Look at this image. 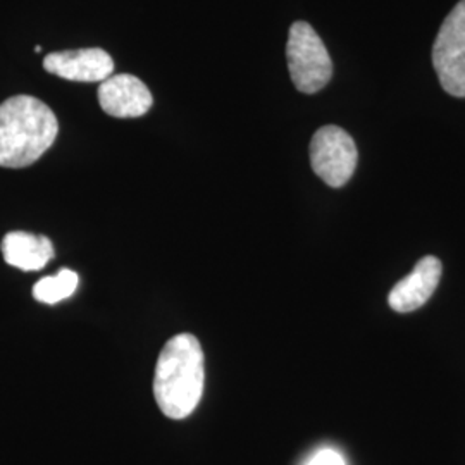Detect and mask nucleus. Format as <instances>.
Returning <instances> with one entry per match:
<instances>
[{
    "mask_svg": "<svg viewBox=\"0 0 465 465\" xmlns=\"http://www.w3.org/2000/svg\"><path fill=\"white\" fill-rule=\"evenodd\" d=\"M59 134L57 117L47 104L16 95L0 104V167L32 166Z\"/></svg>",
    "mask_w": 465,
    "mask_h": 465,
    "instance_id": "obj_2",
    "label": "nucleus"
},
{
    "mask_svg": "<svg viewBox=\"0 0 465 465\" xmlns=\"http://www.w3.org/2000/svg\"><path fill=\"white\" fill-rule=\"evenodd\" d=\"M307 465H345L341 455L334 450H321Z\"/></svg>",
    "mask_w": 465,
    "mask_h": 465,
    "instance_id": "obj_11",
    "label": "nucleus"
},
{
    "mask_svg": "<svg viewBox=\"0 0 465 465\" xmlns=\"http://www.w3.org/2000/svg\"><path fill=\"white\" fill-rule=\"evenodd\" d=\"M432 66L447 94L465 97V0L451 9L436 35Z\"/></svg>",
    "mask_w": 465,
    "mask_h": 465,
    "instance_id": "obj_4",
    "label": "nucleus"
},
{
    "mask_svg": "<svg viewBox=\"0 0 465 465\" xmlns=\"http://www.w3.org/2000/svg\"><path fill=\"white\" fill-rule=\"evenodd\" d=\"M78 274L71 269H63L55 276H47L34 286L35 300L54 305L61 300H66L76 292Z\"/></svg>",
    "mask_w": 465,
    "mask_h": 465,
    "instance_id": "obj_10",
    "label": "nucleus"
},
{
    "mask_svg": "<svg viewBox=\"0 0 465 465\" xmlns=\"http://www.w3.org/2000/svg\"><path fill=\"white\" fill-rule=\"evenodd\" d=\"M203 350L190 332L171 338L157 359L153 397L169 419H184L199 405L203 393Z\"/></svg>",
    "mask_w": 465,
    "mask_h": 465,
    "instance_id": "obj_1",
    "label": "nucleus"
},
{
    "mask_svg": "<svg viewBox=\"0 0 465 465\" xmlns=\"http://www.w3.org/2000/svg\"><path fill=\"white\" fill-rule=\"evenodd\" d=\"M2 255L9 266L21 271H40L54 259V245L47 236L7 232L2 240Z\"/></svg>",
    "mask_w": 465,
    "mask_h": 465,
    "instance_id": "obj_9",
    "label": "nucleus"
},
{
    "mask_svg": "<svg viewBox=\"0 0 465 465\" xmlns=\"http://www.w3.org/2000/svg\"><path fill=\"white\" fill-rule=\"evenodd\" d=\"M99 104L105 114L128 119L147 114L153 99L147 84L134 74H114L100 84Z\"/></svg>",
    "mask_w": 465,
    "mask_h": 465,
    "instance_id": "obj_7",
    "label": "nucleus"
},
{
    "mask_svg": "<svg viewBox=\"0 0 465 465\" xmlns=\"http://www.w3.org/2000/svg\"><path fill=\"white\" fill-rule=\"evenodd\" d=\"M441 262L436 257H424L416 264V269L393 286L390 292V307L397 312H412L431 299L441 278Z\"/></svg>",
    "mask_w": 465,
    "mask_h": 465,
    "instance_id": "obj_8",
    "label": "nucleus"
},
{
    "mask_svg": "<svg viewBox=\"0 0 465 465\" xmlns=\"http://www.w3.org/2000/svg\"><path fill=\"white\" fill-rule=\"evenodd\" d=\"M44 67L50 74L69 82L102 84L113 76L114 61L102 49L64 50L45 55Z\"/></svg>",
    "mask_w": 465,
    "mask_h": 465,
    "instance_id": "obj_6",
    "label": "nucleus"
},
{
    "mask_svg": "<svg viewBox=\"0 0 465 465\" xmlns=\"http://www.w3.org/2000/svg\"><path fill=\"white\" fill-rule=\"evenodd\" d=\"M357 161V145L340 126H322L312 136L311 164L317 176L332 188L347 184L355 173Z\"/></svg>",
    "mask_w": 465,
    "mask_h": 465,
    "instance_id": "obj_5",
    "label": "nucleus"
},
{
    "mask_svg": "<svg viewBox=\"0 0 465 465\" xmlns=\"http://www.w3.org/2000/svg\"><path fill=\"white\" fill-rule=\"evenodd\" d=\"M286 59L292 82L302 94L312 95L330 84L331 57L309 23L297 21L292 25L286 44Z\"/></svg>",
    "mask_w": 465,
    "mask_h": 465,
    "instance_id": "obj_3",
    "label": "nucleus"
}]
</instances>
